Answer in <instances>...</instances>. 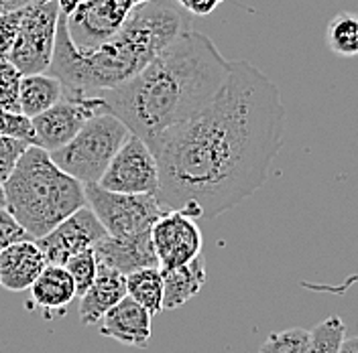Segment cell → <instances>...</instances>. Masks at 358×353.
Wrapping results in <instances>:
<instances>
[{"instance_id": "7402d4cb", "label": "cell", "mask_w": 358, "mask_h": 353, "mask_svg": "<svg viewBox=\"0 0 358 353\" xmlns=\"http://www.w3.org/2000/svg\"><path fill=\"white\" fill-rule=\"evenodd\" d=\"M346 325L340 317H328L322 323H317L310 331V345L308 353H340V347L344 343Z\"/></svg>"}, {"instance_id": "30bf717a", "label": "cell", "mask_w": 358, "mask_h": 353, "mask_svg": "<svg viewBox=\"0 0 358 353\" xmlns=\"http://www.w3.org/2000/svg\"><path fill=\"white\" fill-rule=\"evenodd\" d=\"M147 0H88L67 15V27L78 47H96L108 41L138 4Z\"/></svg>"}, {"instance_id": "4dcf8cb0", "label": "cell", "mask_w": 358, "mask_h": 353, "mask_svg": "<svg viewBox=\"0 0 358 353\" xmlns=\"http://www.w3.org/2000/svg\"><path fill=\"white\" fill-rule=\"evenodd\" d=\"M57 2H59V6H62V13L71 15L78 6H82V4L88 2V0H57Z\"/></svg>"}, {"instance_id": "484cf974", "label": "cell", "mask_w": 358, "mask_h": 353, "mask_svg": "<svg viewBox=\"0 0 358 353\" xmlns=\"http://www.w3.org/2000/svg\"><path fill=\"white\" fill-rule=\"evenodd\" d=\"M0 136H8V138H17L22 142L33 144V122L31 118L17 114V112H8L0 108Z\"/></svg>"}, {"instance_id": "277c9868", "label": "cell", "mask_w": 358, "mask_h": 353, "mask_svg": "<svg viewBox=\"0 0 358 353\" xmlns=\"http://www.w3.org/2000/svg\"><path fill=\"white\" fill-rule=\"evenodd\" d=\"M2 187L6 211L21 223L31 240L43 238L78 209L86 207L84 185L64 173L39 147L27 149Z\"/></svg>"}, {"instance_id": "cb8c5ba5", "label": "cell", "mask_w": 358, "mask_h": 353, "mask_svg": "<svg viewBox=\"0 0 358 353\" xmlns=\"http://www.w3.org/2000/svg\"><path fill=\"white\" fill-rule=\"evenodd\" d=\"M21 71L8 59L0 61V108L21 114Z\"/></svg>"}, {"instance_id": "e0dca14e", "label": "cell", "mask_w": 358, "mask_h": 353, "mask_svg": "<svg viewBox=\"0 0 358 353\" xmlns=\"http://www.w3.org/2000/svg\"><path fill=\"white\" fill-rule=\"evenodd\" d=\"M163 276V310L179 309L192 301L206 285V260L198 256L189 264L161 270Z\"/></svg>"}, {"instance_id": "ba28073f", "label": "cell", "mask_w": 358, "mask_h": 353, "mask_svg": "<svg viewBox=\"0 0 358 353\" xmlns=\"http://www.w3.org/2000/svg\"><path fill=\"white\" fill-rule=\"evenodd\" d=\"M108 110L100 96L66 88L64 100L59 104L31 120L35 133L33 147L55 153L69 144L92 118Z\"/></svg>"}, {"instance_id": "52a82bcc", "label": "cell", "mask_w": 358, "mask_h": 353, "mask_svg": "<svg viewBox=\"0 0 358 353\" xmlns=\"http://www.w3.org/2000/svg\"><path fill=\"white\" fill-rule=\"evenodd\" d=\"M86 205L96 213L112 238H129L151 232L167 209L157 195H124L102 189L100 185H84Z\"/></svg>"}, {"instance_id": "7a4b0ae2", "label": "cell", "mask_w": 358, "mask_h": 353, "mask_svg": "<svg viewBox=\"0 0 358 353\" xmlns=\"http://www.w3.org/2000/svg\"><path fill=\"white\" fill-rule=\"evenodd\" d=\"M230 66L208 35L192 29L133 80L96 96L131 134L151 147L159 136L198 116L220 93Z\"/></svg>"}, {"instance_id": "5b68a950", "label": "cell", "mask_w": 358, "mask_h": 353, "mask_svg": "<svg viewBox=\"0 0 358 353\" xmlns=\"http://www.w3.org/2000/svg\"><path fill=\"white\" fill-rule=\"evenodd\" d=\"M129 138L131 130L114 114L104 112L92 118L69 144L49 155L64 173L82 185H98Z\"/></svg>"}, {"instance_id": "9c48e42d", "label": "cell", "mask_w": 358, "mask_h": 353, "mask_svg": "<svg viewBox=\"0 0 358 353\" xmlns=\"http://www.w3.org/2000/svg\"><path fill=\"white\" fill-rule=\"evenodd\" d=\"M98 185L112 193L157 195L159 165L153 151L147 147V142L131 134Z\"/></svg>"}, {"instance_id": "7c38bea8", "label": "cell", "mask_w": 358, "mask_h": 353, "mask_svg": "<svg viewBox=\"0 0 358 353\" xmlns=\"http://www.w3.org/2000/svg\"><path fill=\"white\" fill-rule=\"evenodd\" d=\"M153 248L161 270L189 264L201 256V230L198 221L181 211H167L151 230Z\"/></svg>"}, {"instance_id": "8992f818", "label": "cell", "mask_w": 358, "mask_h": 353, "mask_svg": "<svg viewBox=\"0 0 358 353\" xmlns=\"http://www.w3.org/2000/svg\"><path fill=\"white\" fill-rule=\"evenodd\" d=\"M59 17L62 6L57 0H35L24 8L17 41L8 55V61L22 75L49 73L55 55Z\"/></svg>"}, {"instance_id": "4316f807", "label": "cell", "mask_w": 358, "mask_h": 353, "mask_svg": "<svg viewBox=\"0 0 358 353\" xmlns=\"http://www.w3.org/2000/svg\"><path fill=\"white\" fill-rule=\"evenodd\" d=\"M29 147H33V144L17 140V138L0 136V183H4L13 175V171L17 169L21 156L27 153Z\"/></svg>"}, {"instance_id": "f1b7e54d", "label": "cell", "mask_w": 358, "mask_h": 353, "mask_svg": "<svg viewBox=\"0 0 358 353\" xmlns=\"http://www.w3.org/2000/svg\"><path fill=\"white\" fill-rule=\"evenodd\" d=\"M31 240V236L24 232L19 221L15 220L6 209H0V252L10 248L13 243L27 242Z\"/></svg>"}, {"instance_id": "9a60e30c", "label": "cell", "mask_w": 358, "mask_h": 353, "mask_svg": "<svg viewBox=\"0 0 358 353\" xmlns=\"http://www.w3.org/2000/svg\"><path fill=\"white\" fill-rule=\"evenodd\" d=\"M47 266L43 252L35 240L13 243L0 252V287L21 292L33 287Z\"/></svg>"}, {"instance_id": "4fadbf2b", "label": "cell", "mask_w": 358, "mask_h": 353, "mask_svg": "<svg viewBox=\"0 0 358 353\" xmlns=\"http://www.w3.org/2000/svg\"><path fill=\"white\" fill-rule=\"evenodd\" d=\"M98 264H104L129 276L143 268H159L151 232H143L129 238H112L106 236L94 248Z\"/></svg>"}, {"instance_id": "ffe728a7", "label": "cell", "mask_w": 358, "mask_h": 353, "mask_svg": "<svg viewBox=\"0 0 358 353\" xmlns=\"http://www.w3.org/2000/svg\"><path fill=\"white\" fill-rule=\"evenodd\" d=\"M127 296L157 315L163 310V276L161 268H143L127 276Z\"/></svg>"}, {"instance_id": "f546056e", "label": "cell", "mask_w": 358, "mask_h": 353, "mask_svg": "<svg viewBox=\"0 0 358 353\" xmlns=\"http://www.w3.org/2000/svg\"><path fill=\"white\" fill-rule=\"evenodd\" d=\"M35 0H0V15H8V13H17L27 8L29 4H33Z\"/></svg>"}, {"instance_id": "603a6c76", "label": "cell", "mask_w": 358, "mask_h": 353, "mask_svg": "<svg viewBox=\"0 0 358 353\" xmlns=\"http://www.w3.org/2000/svg\"><path fill=\"white\" fill-rule=\"evenodd\" d=\"M308 345L310 331L301 327H291L271 333L257 353H308Z\"/></svg>"}, {"instance_id": "3957f363", "label": "cell", "mask_w": 358, "mask_h": 353, "mask_svg": "<svg viewBox=\"0 0 358 353\" xmlns=\"http://www.w3.org/2000/svg\"><path fill=\"white\" fill-rule=\"evenodd\" d=\"M192 31L189 15L178 0H147L138 4L116 35L96 47H78L62 13L55 55L49 73L64 88L98 93L118 88L138 75L183 33Z\"/></svg>"}, {"instance_id": "2e32d148", "label": "cell", "mask_w": 358, "mask_h": 353, "mask_svg": "<svg viewBox=\"0 0 358 353\" xmlns=\"http://www.w3.org/2000/svg\"><path fill=\"white\" fill-rule=\"evenodd\" d=\"M127 299V276L112 270L108 266L98 264V274L94 285L84 296H80V321L82 325H96L104 315Z\"/></svg>"}, {"instance_id": "d6a6232c", "label": "cell", "mask_w": 358, "mask_h": 353, "mask_svg": "<svg viewBox=\"0 0 358 353\" xmlns=\"http://www.w3.org/2000/svg\"><path fill=\"white\" fill-rule=\"evenodd\" d=\"M0 209H6V197H4V187L0 183Z\"/></svg>"}, {"instance_id": "d6986e66", "label": "cell", "mask_w": 358, "mask_h": 353, "mask_svg": "<svg viewBox=\"0 0 358 353\" xmlns=\"http://www.w3.org/2000/svg\"><path fill=\"white\" fill-rule=\"evenodd\" d=\"M66 88L51 73L24 75L21 84V114L27 118H37L64 100Z\"/></svg>"}, {"instance_id": "1f68e13d", "label": "cell", "mask_w": 358, "mask_h": 353, "mask_svg": "<svg viewBox=\"0 0 358 353\" xmlns=\"http://www.w3.org/2000/svg\"><path fill=\"white\" fill-rule=\"evenodd\" d=\"M340 353H358V337H350V339H344Z\"/></svg>"}, {"instance_id": "8fae6325", "label": "cell", "mask_w": 358, "mask_h": 353, "mask_svg": "<svg viewBox=\"0 0 358 353\" xmlns=\"http://www.w3.org/2000/svg\"><path fill=\"white\" fill-rule=\"evenodd\" d=\"M106 236L108 234L104 225L86 205L69 216L64 223H59L55 230H51L47 236L35 240V243L43 252L47 264L66 266L69 258L86 250H94L96 243L102 242Z\"/></svg>"}, {"instance_id": "5bb4252c", "label": "cell", "mask_w": 358, "mask_h": 353, "mask_svg": "<svg viewBox=\"0 0 358 353\" xmlns=\"http://www.w3.org/2000/svg\"><path fill=\"white\" fill-rule=\"evenodd\" d=\"M100 323V335L112 337L124 345L145 347L151 339L153 315L138 303H134L131 296H127L116 307H112Z\"/></svg>"}, {"instance_id": "44dd1931", "label": "cell", "mask_w": 358, "mask_h": 353, "mask_svg": "<svg viewBox=\"0 0 358 353\" xmlns=\"http://www.w3.org/2000/svg\"><path fill=\"white\" fill-rule=\"evenodd\" d=\"M326 45L338 57H357L358 55V15L338 13L326 27Z\"/></svg>"}, {"instance_id": "ac0fdd59", "label": "cell", "mask_w": 358, "mask_h": 353, "mask_svg": "<svg viewBox=\"0 0 358 353\" xmlns=\"http://www.w3.org/2000/svg\"><path fill=\"white\" fill-rule=\"evenodd\" d=\"M33 303L45 313L64 310L78 296L76 283L69 276L66 266H45L41 276L31 287Z\"/></svg>"}, {"instance_id": "6da1fadb", "label": "cell", "mask_w": 358, "mask_h": 353, "mask_svg": "<svg viewBox=\"0 0 358 353\" xmlns=\"http://www.w3.org/2000/svg\"><path fill=\"white\" fill-rule=\"evenodd\" d=\"M230 63L220 93L149 147L159 165V203L196 221L252 197L283 147L287 110L279 86L246 59Z\"/></svg>"}, {"instance_id": "83f0119b", "label": "cell", "mask_w": 358, "mask_h": 353, "mask_svg": "<svg viewBox=\"0 0 358 353\" xmlns=\"http://www.w3.org/2000/svg\"><path fill=\"white\" fill-rule=\"evenodd\" d=\"M22 15H24V8L17 10V13L0 15V61H6L10 51H13V45L17 41V33H19V27H21Z\"/></svg>"}, {"instance_id": "d4e9b609", "label": "cell", "mask_w": 358, "mask_h": 353, "mask_svg": "<svg viewBox=\"0 0 358 353\" xmlns=\"http://www.w3.org/2000/svg\"><path fill=\"white\" fill-rule=\"evenodd\" d=\"M66 270L69 272V276L76 283V290L78 296H84L88 292V288L94 285L96 274H98V260L94 250H86L73 258H69L66 264Z\"/></svg>"}]
</instances>
